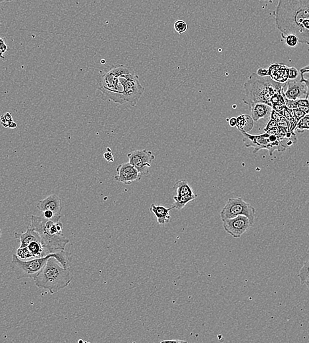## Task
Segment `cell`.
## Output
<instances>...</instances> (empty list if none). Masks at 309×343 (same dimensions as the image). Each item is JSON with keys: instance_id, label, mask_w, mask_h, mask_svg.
<instances>
[{"instance_id": "cell-19", "label": "cell", "mask_w": 309, "mask_h": 343, "mask_svg": "<svg viewBox=\"0 0 309 343\" xmlns=\"http://www.w3.org/2000/svg\"><path fill=\"white\" fill-rule=\"evenodd\" d=\"M174 209L173 206L170 208H166L164 206L156 205L153 203L150 206V211L155 215L158 223L160 225H164L170 223V220H171L170 212Z\"/></svg>"}, {"instance_id": "cell-21", "label": "cell", "mask_w": 309, "mask_h": 343, "mask_svg": "<svg viewBox=\"0 0 309 343\" xmlns=\"http://www.w3.org/2000/svg\"><path fill=\"white\" fill-rule=\"evenodd\" d=\"M174 190L176 195L177 196H192L195 194L193 188L186 180H180L176 182L174 184Z\"/></svg>"}, {"instance_id": "cell-8", "label": "cell", "mask_w": 309, "mask_h": 343, "mask_svg": "<svg viewBox=\"0 0 309 343\" xmlns=\"http://www.w3.org/2000/svg\"><path fill=\"white\" fill-rule=\"evenodd\" d=\"M119 79L123 87V100L124 104L128 103L132 106H136L144 92V88L140 84L139 77L132 69L130 72L121 75Z\"/></svg>"}, {"instance_id": "cell-18", "label": "cell", "mask_w": 309, "mask_h": 343, "mask_svg": "<svg viewBox=\"0 0 309 343\" xmlns=\"http://www.w3.org/2000/svg\"><path fill=\"white\" fill-rule=\"evenodd\" d=\"M16 239L19 240L20 243L19 247H27L28 245L35 241L42 242L41 236L39 234L32 229L30 226L28 227L27 231L23 234L15 233L14 234ZM43 243V242H42Z\"/></svg>"}, {"instance_id": "cell-4", "label": "cell", "mask_w": 309, "mask_h": 343, "mask_svg": "<svg viewBox=\"0 0 309 343\" xmlns=\"http://www.w3.org/2000/svg\"><path fill=\"white\" fill-rule=\"evenodd\" d=\"M287 85L273 80L270 76L261 77L253 73L244 84L245 97L243 102L247 106L254 103H265L270 106V100L277 93H282Z\"/></svg>"}, {"instance_id": "cell-45", "label": "cell", "mask_w": 309, "mask_h": 343, "mask_svg": "<svg viewBox=\"0 0 309 343\" xmlns=\"http://www.w3.org/2000/svg\"><path fill=\"white\" fill-rule=\"evenodd\" d=\"M264 1H270V0H264Z\"/></svg>"}, {"instance_id": "cell-2", "label": "cell", "mask_w": 309, "mask_h": 343, "mask_svg": "<svg viewBox=\"0 0 309 343\" xmlns=\"http://www.w3.org/2000/svg\"><path fill=\"white\" fill-rule=\"evenodd\" d=\"M30 227L41 236L44 246L49 253L64 250L69 240L62 234L63 224L61 216L52 219H46L43 215L31 216Z\"/></svg>"}, {"instance_id": "cell-10", "label": "cell", "mask_w": 309, "mask_h": 343, "mask_svg": "<svg viewBox=\"0 0 309 343\" xmlns=\"http://www.w3.org/2000/svg\"><path fill=\"white\" fill-rule=\"evenodd\" d=\"M129 162L142 174L146 176L150 173L152 162L155 158L153 152L146 149L136 150L128 154Z\"/></svg>"}, {"instance_id": "cell-11", "label": "cell", "mask_w": 309, "mask_h": 343, "mask_svg": "<svg viewBox=\"0 0 309 343\" xmlns=\"http://www.w3.org/2000/svg\"><path fill=\"white\" fill-rule=\"evenodd\" d=\"M253 223L246 216L240 215L223 221L225 231L234 239H239L246 233Z\"/></svg>"}, {"instance_id": "cell-35", "label": "cell", "mask_w": 309, "mask_h": 343, "mask_svg": "<svg viewBox=\"0 0 309 343\" xmlns=\"http://www.w3.org/2000/svg\"><path fill=\"white\" fill-rule=\"evenodd\" d=\"M43 215L44 216V217L48 219H53V218L57 217V216L55 215V213L51 211H45L44 212H43Z\"/></svg>"}, {"instance_id": "cell-44", "label": "cell", "mask_w": 309, "mask_h": 343, "mask_svg": "<svg viewBox=\"0 0 309 343\" xmlns=\"http://www.w3.org/2000/svg\"><path fill=\"white\" fill-rule=\"evenodd\" d=\"M13 1V0H0L1 3H3V2H10Z\"/></svg>"}, {"instance_id": "cell-40", "label": "cell", "mask_w": 309, "mask_h": 343, "mask_svg": "<svg viewBox=\"0 0 309 343\" xmlns=\"http://www.w3.org/2000/svg\"><path fill=\"white\" fill-rule=\"evenodd\" d=\"M187 342H185V341H181V340H168V341H163V342H162V343H185Z\"/></svg>"}, {"instance_id": "cell-13", "label": "cell", "mask_w": 309, "mask_h": 343, "mask_svg": "<svg viewBox=\"0 0 309 343\" xmlns=\"http://www.w3.org/2000/svg\"><path fill=\"white\" fill-rule=\"evenodd\" d=\"M46 249L44 246L42 242H33L27 247H19L16 255L23 260H29L34 258H41L48 255Z\"/></svg>"}, {"instance_id": "cell-25", "label": "cell", "mask_w": 309, "mask_h": 343, "mask_svg": "<svg viewBox=\"0 0 309 343\" xmlns=\"http://www.w3.org/2000/svg\"><path fill=\"white\" fill-rule=\"evenodd\" d=\"M187 24L183 20H177L174 23V29L179 35L185 33L187 31Z\"/></svg>"}, {"instance_id": "cell-29", "label": "cell", "mask_w": 309, "mask_h": 343, "mask_svg": "<svg viewBox=\"0 0 309 343\" xmlns=\"http://www.w3.org/2000/svg\"><path fill=\"white\" fill-rule=\"evenodd\" d=\"M277 126H278V122H277L276 121L272 120V119L270 118V120H269L268 124H267L266 127H265L264 131L265 132H266L267 131L272 130V129L274 128H276Z\"/></svg>"}, {"instance_id": "cell-28", "label": "cell", "mask_w": 309, "mask_h": 343, "mask_svg": "<svg viewBox=\"0 0 309 343\" xmlns=\"http://www.w3.org/2000/svg\"><path fill=\"white\" fill-rule=\"evenodd\" d=\"M106 152L104 153V158L105 160H107L108 162H114V157L112 153V149L110 147H107Z\"/></svg>"}, {"instance_id": "cell-39", "label": "cell", "mask_w": 309, "mask_h": 343, "mask_svg": "<svg viewBox=\"0 0 309 343\" xmlns=\"http://www.w3.org/2000/svg\"><path fill=\"white\" fill-rule=\"evenodd\" d=\"M3 116L4 117H5L6 120L9 121V122H11V121L13 120V117H12L11 114H10L9 112L5 113V114H4Z\"/></svg>"}, {"instance_id": "cell-34", "label": "cell", "mask_w": 309, "mask_h": 343, "mask_svg": "<svg viewBox=\"0 0 309 343\" xmlns=\"http://www.w3.org/2000/svg\"><path fill=\"white\" fill-rule=\"evenodd\" d=\"M300 81H302V82L305 83V84L306 85L307 88H308V93H307L306 98H309V78H308V79H305L304 74H303V73H301Z\"/></svg>"}, {"instance_id": "cell-27", "label": "cell", "mask_w": 309, "mask_h": 343, "mask_svg": "<svg viewBox=\"0 0 309 343\" xmlns=\"http://www.w3.org/2000/svg\"><path fill=\"white\" fill-rule=\"evenodd\" d=\"M299 71L295 67H289V79L294 80L298 78Z\"/></svg>"}, {"instance_id": "cell-42", "label": "cell", "mask_w": 309, "mask_h": 343, "mask_svg": "<svg viewBox=\"0 0 309 343\" xmlns=\"http://www.w3.org/2000/svg\"><path fill=\"white\" fill-rule=\"evenodd\" d=\"M308 69H309V65H307L306 67H303L302 69H301L300 71L308 70Z\"/></svg>"}, {"instance_id": "cell-17", "label": "cell", "mask_w": 309, "mask_h": 343, "mask_svg": "<svg viewBox=\"0 0 309 343\" xmlns=\"http://www.w3.org/2000/svg\"><path fill=\"white\" fill-rule=\"evenodd\" d=\"M268 76L277 82L286 83L289 80V67L284 65L272 64L269 67Z\"/></svg>"}, {"instance_id": "cell-36", "label": "cell", "mask_w": 309, "mask_h": 343, "mask_svg": "<svg viewBox=\"0 0 309 343\" xmlns=\"http://www.w3.org/2000/svg\"><path fill=\"white\" fill-rule=\"evenodd\" d=\"M257 73L261 77L268 76V69L260 68L257 70Z\"/></svg>"}, {"instance_id": "cell-24", "label": "cell", "mask_w": 309, "mask_h": 343, "mask_svg": "<svg viewBox=\"0 0 309 343\" xmlns=\"http://www.w3.org/2000/svg\"><path fill=\"white\" fill-rule=\"evenodd\" d=\"M306 130H309V114H307L306 116L301 119L300 122H298L295 132L302 134Z\"/></svg>"}, {"instance_id": "cell-31", "label": "cell", "mask_w": 309, "mask_h": 343, "mask_svg": "<svg viewBox=\"0 0 309 343\" xmlns=\"http://www.w3.org/2000/svg\"><path fill=\"white\" fill-rule=\"evenodd\" d=\"M8 47L6 45L4 40L1 38L0 39V51H1V57L4 58L3 54L7 51Z\"/></svg>"}, {"instance_id": "cell-3", "label": "cell", "mask_w": 309, "mask_h": 343, "mask_svg": "<svg viewBox=\"0 0 309 343\" xmlns=\"http://www.w3.org/2000/svg\"><path fill=\"white\" fill-rule=\"evenodd\" d=\"M33 279L38 288L46 289L51 294H55L70 285L73 271L71 267L65 268L56 259L51 257Z\"/></svg>"}, {"instance_id": "cell-26", "label": "cell", "mask_w": 309, "mask_h": 343, "mask_svg": "<svg viewBox=\"0 0 309 343\" xmlns=\"http://www.w3.org/2000/svg\"><path fill=\"white\" fill-rule=\"evenodd\" d=\"M282 37L285 40V41H286L287 45L289 46L290 47L293 48L296 47L299 43L298 38L297 37L296 35H292V34H291V35L284 36V37Z\"/></svg>"}, {"instance_id": "cell-43", "label": "cell", "mask_w": 309, "mask_h": 343, "mask_svg": "<svg viewBox=\"0 0 309 343\" xmlns=\"http://www.w3.org/2000/svg\"><path fill=\"white\" fill-rule=\"evenodd\" d=\"M305 285H306V286L308 287V288L309 289V279H308V281H306V283H305Z\"/></svg>"}, {"instance_id": "cell-41", "label": "cell", "mask_w": 309, "mask_h": 343, "mask_svg": "<svg viewBox=\"0 0 309 343\" xmlns=\"http://www.w3.org/2000/svg\"><path fill=\"white\" fill-rule=\"evenodd\" d=\"M9 128L11 129H14L17 128V124L14 121H11L9 122Z\"/></svg>"}, {"instance_id": "cell-37", "label": "cell", "mask_w": 309, "mask_h": 343, "mask_svg": "<svg viewBox=\"0 0 309 343\" xmlns=\"http://www.w3.org/2000/svg\"><path fill=\"white\" fill-rule=\"evenodd\" d=\"M1 124L3 125V127H5V128H9V121H7L6 120L5 118V117H4L3 115V116H1Z\"/></svg>"}, {"instance_id": "cell-1", "label": "cell", "mask_w": 309, "mask_h": 343, "mask_svg": "<svg viewBox=\"0 0 309 343\" xmlns=\"http://www.w3.org/2000/svg\"><path fill=\"white\" fill-rule=\"evenodd\" d=\"M274 15L282 37L292 34L309 45V0H279Z\"/></svg>"}, {"instance_id": "cell-7", "label": "cell", "mask_w": 309, "mask_h": 343, "mask_svg": "<svg viewBox=\"0 0 309 343\" xmlns=\"http://www.w3.org/2000/svg\"><path fill=\"white\" fill-rule=\"evenodd\" d=\"M243 136V143L247 148H254L253 153H257L260 150H268L269 155L272 156L275 150L283 152L288 148L278 136L265 132L260 135H251L248 133L241 132Z\"/></svg>"}, {"instance_id": "cell-15", "label": "cell", "mask_w": 309, "mask_h": 343, "mask_svg": "<svg viewBox=\"0 0 309 343\" xmlns=\"http://www.w3.org/2000/svg\"><path fill=\"white\" fill-rule=\"evenodd\" d=\"M37 208L43 213L45 211H51L53 212L55 215L61 216L63 206L61 198L58 196L53 194L41 200L38 203Z\"/></svg>"}, {"instance_id": "cell-20", "label": "cell", "mask_w": 309, "mask_h": 343, "mask_svg": "<svg viewBox=\"0 0 309 343\" xmlns=\"http://www.w3.org/2000/svg\"><path fill=\"white\" fill-rule=\"evenodd\" d=\"M255 121L251 116L242 114L237 117L236 128L240 132L248 133L253 130Z\"/></svg>"}, {"instance_id": "cell-33", "label": "cell", "mask_w": 309, "mask_h": 343, "mask_svg": "<svg viewBox=\"0 0 309 343\" xmlns=\"http://www.w3.org/2000/svg\"><path fill=\"white\" fill-rule=\"evenodd\" d=\"M286 104H274L272 106V110L276 111V112L280 113V114H282L283 111H284V106Z\"/></svg>"}, {"instance_id": "cell-12", "label": "cell", "mask_w": 309, "mask_h": 343, "mask_svg": "<svg viewBox=\"0 0 309 343\" xmlns=\"http://www.w3.org/2000/svg\"><path fill=\"white\" fill-rule=\"evenodd\" d=\"M116 172L115 180L127 185H130L134 182L140 181L142 176L130 162L120 164L117 168Z\"/></svg>"}, {"instance_id": "cell-6", "label": "cell", "mask_w": 309, "mask_h": 343, "mask_svg": "<svg viewBox=\"0 0 309 343\" xmlns=\"http://www.w3.org/2000/svg\"><path fill=\"white\" fill-rule=\"evenodd\" d=\"M132 69V67L123 64L113 65L99 77V90L112 102L118 104H124L123 87L119 77L121 75L130 72Z\"/></svg>"}, {"instance_id": "cell-22", "label": "cell", "mask_w": 309, "mask_h": 343, "mask_svg": "<svg viewBox=\"0 0 309 343\" xmlns=\"http://www.w3.org/2000/svg\"><path fill=\"white\" fill-rule=\"evenodd\" d=\"M197 197L196 194L192 196L175 195L174 196V203L172 206L177 211H181L189 202L193 201Z\"/></svg>"}, {"instance_id": "cell-14", "label": "cell", "mask_w": 309, "mask_h": 343, "mask_svg": "<svg viewBox=\"0 0 309 343\" xmlns=\"http://www.w3.org/2000/svg\"><path fill=\"white\" fill-rule=\"evenodd\" d=\"M288 89L285 92V97L289 100H296L299 98H306L308 93V88L305 83L298 79L291 80L289 79L287 82Z\"/></svg>"}, {"instance_id": "cell-23", "label": "cell", "mask_w": 309, "mask_h": 343, "mask_svg": "<svg viewBox=\"0 0 309 343\" xmlns=\"http://www.w3.org/2000/svg\"><path fill=\"white\" fill-rule=\"evenodd\" d=\"M298 276L300 279L301 284L305 285L306 281L309 279V259L308 261L304 262V265L301 268L300 272H299Z\"/></svg>"}, {"instance_id": "cell-16", "label": "cell", "mask_w": 309, "mask_h": 343, "mask_svg": "<svg viewBox=\"0 0 309 343\" xmlns=\"http://www.w3.org/2000/svg\"><path fill=\"white\" fill-rule=\"evenodd\" d=\"M251 111V116L255 122H258L261 119L268 118L272 113V107L265 103H254L249 106Z\"/></svg>"}, {"instance_id": "cell-5", "label": "cell", "mask_w": 309, "mask_h": 343, "mask_svg": "<svg viewBox=\"0 0 309 343\" xmlns=\"http://www.w3.org/2000/svg\"><path fill=\"white\" fill-rule=\"evenodd\" d=\"M51 257L56 259L65 268L70 267L67 253L62 250L49 253L41 258H34L29 260H23L17 255L14 254L12 257L11 268L17 279L33 278L43 269Z\"/></svg>"}, {"instance_id": "cell-30", "label": "cell", "mask_w": 309, "mask_h": 343, "mask_svg": "<svg viewBox=\"0 0 309 343\" xmlns=\"http://www.w3.org/2000/svg\"><path fill=\"white\" fill-rule=\"evenodd\" d=\"M293 110H294L295 118H296V120H298V122H300L301 119L304 118V117L306 116L307 115L306 112H304V111L299 110V109H293Z\"/></svg>"}, {"instance_id": "cell-32", "label": "cell", "mask_w": 309, "mask_h": 343, "mask_svg": "<svg viewBox=\"0 0 309 343\" xmlns=\"http://www.w3.org/2000/svg\"><path fill=\"white\" fill-rule=\"evenodd\" d=\"M283 117H284V116H282V115L280 114V113L277 112L274 110H272V113H271L270 115V118L272 119V120L276 121L277 122H280V121L283 118Z\"/></svg>"}, {"instance_id": "cell-9", "label": "cell", "mask_w": 309, "mask_h": 343, "mask_svg": "<svg viewBox=\"0 0 309 343\" xmlns=\"http://www.w3.org/2000/svg\"><path fill=\"white\" fill-rule=\"evenodd\" d=\"M240 215L246 216L254 224L256 209L241 197L229 198L221 212V221Z\"/></svg>"}, {"instance_id": "cell-38", "label": "cell", "mask_w": 309, "mask_h": 343, "mask_svg": "<svg viewBox=\"0 0 309 343\" xmlns=\"http://www.w3.org/2000/svg\"><path fill=\"white\" fill-rule=\"evenodd\" d=\"M229 126L231 127H235L237 125V118H231L230 120H229Z\"/></svg>"}]
</instances>
